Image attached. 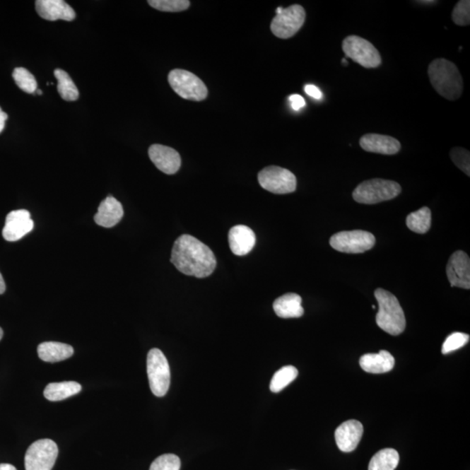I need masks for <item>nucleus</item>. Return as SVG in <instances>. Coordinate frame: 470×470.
Listing matches in <instances>:
<instances>
[{"instance_id": "cd10ccee", "label": "nucleus", "mask_w": 470, "mask_h": 470, "mask_svg": "<svg viewBox=\"0 0 470 470\" xmlns=\"http://www.w3.org/2000/svg\"><path fill=\"white\" fill-rule=\"evenodd\" d=\"M15 83L22 91L28 93H35L37 89L36 78L24 67H17L13 73Z\"/></svg>"}, {"instance_id": "412c9836", "label": "nucleus", "mask_w": 470, "mask_h": 470, "mask_svg": "<svg viewBox=\"0 0 470 470\" xmlns=\"http://www.w3.org/2000/svg\"><path fill=\"white\" fill-rule=\"evenodd\" d=\"M273 307L274 313L281 318H299L304 315L302 297L294 293H289L277 298L274 300Z\"/></svg>"}, {"instance_id": "6ab92c4d", "label": "nucleus", "mask_w": 470, "mask_h": 470, "mask_svg": "<svg viewBox=\"0 0 470 470\" xmlns=\"http://www.w3.org/2000/svg\"><path fill=\"white\" fill-rule=\"evenodd\" d=\"M124 216L122 203L115 198L108 196L100 203L94 221L100 227L110 228L117 225Z\"/></svg>"}, {"instance_id": "0eeeda50", "label": "nucleus", "mask_w": 470, "mask_h": 470, "mask_svg": "<svg viewBox=\"0 0 470 470\" xmlns=\"http://www.w3.org/2000/svg\"><path fill=\"white\" fill-rule=\"evenodd\" d=\"M342 49L348 58L365 69H376L382 64L381 54L370 41L359 36L346 37Z\"/></svg>"}, {"instance_id": "c756f323", "label": "nucleus", "mask_w": 470, "mask_h": 470, "mask_svg": "<svg viewBox=\"0 0 470 470\" xmlns=\"http://www.w3.org/2000/svg\"><path fill=\"white\" fill-rule=\"evenodd\" d=\"M469 336L464 333H453L447 337L445 343L442 345V353L447 355L451 352L457 351V349L464 347L469 343Z\"/></svg>"}, {"instance_id": "a19ab883", "label": "nucleus", "mask_w": 470, "mask_h": 470, "mask_svg": "<svg viewBox=\"0 0 470 470\" xmlns=\"http://www.w3.org/2000/svg\"><path fill=\"white\" fill-rule=\"evenodd\" d=\"M36 92L37 93V94H39V95H42V91H41V90L37 89Z\"/></svg>"}, {"instance_id": "c9c22d12", "label": "nucleus", "mask_w": 470, "mask_h": 470, "mask_svg": "<svg viewBox=\"0 0 470 470\" xmlns=\"http://www.w3.org/2000/svg\"><path fill=\"white\" fill-rule=\"evenodd\" d=\"M7 119H8V115H7L5 112H3L1 107H0V134H1L4 129H5Z\"/></svg>"}, {"instance_id": "20e7f679", "label": "nucleus", "mask_w": 470, "mask_h": 470, "mask_svg": "<svg viewBox=\"0 0 470 470\" xmlns=\"http://www.w3.org/2000/svg\"><path fill=\"white\" fill-rule=\"evenodd\" d=\"M401 187L396 182L383 179H372L360 183L353 192V198L362 204L393 200L401 194Z\"/></svg>"}, {"instance_id": "9d476101", "label": "nucleus", "mask_w": 470, "mask_h": 470, "mask_svg": "<svg viewBox=\"0 0 470 470\" xmlns=\"http://www.w3.org/2000/svg\"><path fill=\"white\" fill-rule=\"evenodd\" d=\"M259 185L270 193L290 194L296 190V177L288 169L271 165L263 169L258 175Z\"/></svg>"}, {"instance_id": "79ce46f5", "label": "nucleus", "mask_w": 470, "mask_h": 470, "mask_svg": "<svg viewBox=\"0 0 470 470\" xmlns=\"http://www.w3.org/2000/svg\"><path fill=\"white\" fill-rule=\"evenodd\" d=\"M372 308H373V310H375V305L372 306Z\"/></svg>"}, {"instance_id": "7ed1b4c3", "label": "nucleus", "mask_w": 470, "mask_h": 470, "mask_svg": "<svg viewBox=\"0 0 470 470\" xmlns=\"http://www.w3.org/2000/svg\"><path fill=\"white\" fill-rule=\"evenodd\" d=\"M379 310L376 315V324L391 336H399L406 329L404 311L396 297L385 289L375 291Z\"/></svg>"}, {"instance_id": "393cba45", "label": "nucleus", "mask_w": 470, "mask_h": 470, "mask_svg": "<svg viewBox=\"0 0 470 470\" xmlns=\"http://www.w3.org/2000/svg\"><path fill=\"white\" fill-rule=\"evenodd\" d=\"M406 224L411 231L416 234H426L431 227V211L427 206L418 210V211L409 213Z\"/></svg>"}, {"instance_id": "dca6fc26", "label": "nucleus", "mask_w": 470, "mask_h": 470, "mask_svg": "<svg viewBox=\"0 0 470 470\" xmlns=\"http://www.w3.org/2000/svg\"><path fill=\"white\" fill-rule=\"evenodd\" d=\"M35 6L37 14L46 20L73 21L76 17L74 10L63 0H37Z\"/></svg>"}, {"instance_id": "58836bf2", "label": "nucleus", "mask_w": 470, "mask_h": 470, "mask_svg": "<svg viewBox=\"0 0 470 470\" xmlns=\"http://www.w3.org/2000/svg\"><path fill=\"white\" fill-rule=\"evenodd\" d=\"M3 334H4V333H3V330H2L1 328H0V340L2 339Z\"/></svg>"}, {"instance_id": "72a5a7b5", "label": "nucleus", "mask_w": 470, "mask_h": 470, "mask_svg": "<svg viewBox=\"0 0 470 470\" xmlns=\"http://www.w3.org/2000/svg\"><path fill=\"white\" fill-rule=\"evenodd\" d=\"M289 101H290L292 108L295 111H298L300 108L306 106L305 100L299 94H293L289 97Z\"/></svg>"}, {"instance_id": "ddd939ff", "label": "nucleus", "mask_w": 470, "mask_h": 470, "mask_svg": "<svg viewBox=\"0 0 470 470\" xmlns=\"http://www.w3.org/2000/svg\"><path fill=\"white\" fill-rule=\"evenodd\" d=\"M446 271L451 287L470 288V259L465 252L457 251L451 255Z\"/></svg>"}, {"instance_id": "6e6552de", "label": "nucleus", "mask_w": 470, "mask_h": 470, "mask_svg": "<svg viewBox=\"0 0 470 470\" xmlns=\"http://www.w3.org/2000/svg\"><path fill=\"white\" fill-rule=\"evenodd\" d=\"M329 243L334 250L341 253L363 254L374 247L375 238L367 231H343L331 237Z\"/></svg>"}, {"instance_id": "f8f14e48", "label": "nucleus", "mask_w": 470, "mask_h": 470, "mask_svg": "<svg viewBox=\"0 0 470 470\" xmlns=\"http://www.w3.org/2000/svg\"><path fill=\"white\" fill-rule=\"evenodd\" d=\"M35 223L28 210H15L7 214L2 235L7 242H17L33 231Z\"/></svg>"}, {"instance_id": "473e14b6", "label": "nucleus", "mask_w": 470, "mask_h": 470, "mask_svg": "<svg viewBox=\"0 0 470 470\" xmlns=\"http://www.w3.org/2000/svg\"><path fill=\"white\" fill-rule=\"evenodd\" d=\"M450 158L454 165L468 176H470V153L462 148L451 149Z\"/></svg>"}, {"instance_id": "4be33fe9", "label": "nucleus", "mask_w": 470, "mask_h": 470, "mask_svg": "<svg viewBox=\"0 0 470 470\" xmlns=\"http://www.w3.org/2000/svg\"><path fill=\"white\" fill-rule=\"evenodd\" d=\"M74 353L71 346L57 341L43 342L37 347V355L46 363L62 362L73 356Z\"/></svg>"}, {"instance_id": "b1692460", "label": "nucleus", "mask_w": 470, "mask_h": 470, "mask_svg": "<svg viewBox=\"0 0 470 470\" xmlns=\"http://www.w3.org/2000/svg\"><path fill=\"white\" fill-rule=\"evenodd\" d=\"M399 454L396 450H382L372 457L368 470H394L399 464Z\"/></svg>"}, {"instance_id": "2f4dec72", "label": "nucleus", "mask_w": 470, "mask_h": 470, "mask_svg": "<svg viewBox=\"0 0 470 470\" xmlns=\"http://www.w3.org/2000/svg\"><path fill=\"white\" fill-rule=\"evenodd\" d=\"M452 20L454 24L460 26H466L470 24L469 0H461L457 4L453 10Z\"/></svg>"}, {"instance_id": "a878e982", "label": "nucleus", "mask_w": 470, "mask_h": 470, "mask_svg": "<svg viewBox=\"0 0 470 470\" xmlns=\"http://www.w3.org/2000/svg\"><path fill=\"white\" fill-rule=\"evenodd\" d=\"M54 76L58 81V92L63 100L75 101L78 99L80 93L69 74L62 69H56Z\"/></svg>"}, {"instance_id": "4468645a", "label": "nucleus", "mask_w": 470, "mask_h": 470, "mask_svg": "<svg viewBox=\"0 0 470 470\" xmlns=\"http://www.w3.org/2000/svg\"><path fill=\"white\" fill-rule=\"evenodd\" d=\"M150 160L160 171L165 175H175L182 165L178 152L169 146L154 144L148 150Z\"/></svg>"}, {"instance_id": "f3484780", "label": "nucleus", "mask_w": 470, "mask_h": 470, "mask_svg": "<svg viewBox=\"0 0 470 470\" xmlns=\"http://www.w3.org/2000/svg\"><path fill=\"white\" fill-rule=\"evenodd\" d=\"M360 146L364 151L393 155L399 153L401 143L388 135L368 134L360 139Z\"/></svg>"}, {"instance_id": "c85d7f7f", "label": "nucleus", "mask_w": 470, "mask_h": 470, "mask_svg": "<svg viewBox=\"0 0 470 470\" xmlns=\"http://www.w3.org/2000/svg\"><path fill=\"white\" fill-rule=\"evenodd\" d=\"M148 4L154 9L168 13L182 12L190 6L188 0H150Z\"/></svg>"}, {"instance_id": "39448f33", "label": "nucleus", "mask_w": 470, "mask_h": 470, "mask_svg": "<svg viewBox=\"0 0 470 470\" xmlns=\"http://www.w3.org/2000/svg\"><path fill=\"white\" fill-rule=\"evenodd\" d=\"M146 367L153 394L158 397L165 396L170 387L171 374L164 353L160 349H151L148 355Z\"/></svg>"}, {"instance_id": "7c9ffc66", "label": "nucleus", "mask_w": 470, "mask_h": 470, "mask_svg": "<svg viewBox=\"0 0 470 470\" xmlns=\"http://www.w3.org/2000/svg\"><path fill=\"white\" fill-rule=\"evenodd\" d=\"M180 459L174 454H163L155 459L149 470H180Z\"/></svg>"}, {"instance_id": "bb28decb", "label": "nucleus", "mask_w": 470, "mask_h": 470, "mask_svg": "<svg viewBox=\"0 0 470 470\" xmlns=\"http://www.w3.org/2000/svg\"><path fill=\"white\" fill-rule=\"evenodd\" d=\"M297 376H298V370L296 368L293 366L281 368L271 380L270 390L274 393L281 392L286 387L294 382Z\"/></svg>"}, {"instance_id": "e433bc0d", "label": "nucleus", "mask_w": 470, "mask_h": 470, "mask_svg": "<svg viewBox=\"0 0 470 470\" xmlns=\"http://www.w3.org/2000/svg\"><path fill=\"white\" fill-rule=\"evenodd\" d=\"M6 291V283L3 279L1 273H0V295L4 294Z\"/></svg>"}, {"instance_id": "a211bd4d", "label": "nucleus", "mask_w": 470, "mask_h": 470, "mask_svg": "<svg viewBox=\"0 0 470 470\" xmlns=\"http://www.w3.org/2000/svg\"><path fill=\"white\" fill-rule=\"evenodd\" d=\"M228 242L233 254L237 257H244L253 250L257 243V236L247 225H235L228 233Z\"/></svg>"}, {"instance_id": "f257e3e1", "label": "nucleus", "mask_w": 470, "mask_h": 470, "mask_svg": "<svg viewBox=\"0 0 470 470\" xmlns=\"http://www.w3.org/2000/svg\"><path fill=\"white\" fill-rule=\"evenodd\" d=\"M171 262L180 273L196 278L211 276L216 268V258L213 251L189 235H183L175 240Z\"/></svg>"}, {"instance_id": "9b49d317", "label": "nucleus", "mask_w": 470, "mask_h": 470, "mask_svg": "<svg viewBox=\"0 0 470 470\" xmlns=\"http://www.w3.org/2000/svg\"><path fill=\"white\" fill-rule=\"evenodd\" d=\"M306 20V12L300 5H293L276 14L271 23V31L280 39H289L302 28Z\"/></svg>"}, {"instance_id": "2eb2a0df", "label": "nucleus", "mask_w": 470, "mask_h": 470, "mask_svg": "<svg viewBox=\"0 0 470 470\" xmlns=\"http://www.w3.org/2000/svg\"><path fill=\"white\" fill-rule=\"evenodd\" d=\"M363 435V424L356 420H349L336 428L334 437L339 450L351 453L358 446Z\"/></svg>"}, {"instance_id": "5701e85b", "label": "nucleus", "mask_w": 470, "mask_h": 470, "mask_svg": "<svg viewBox=\"0 0 470 470\" xmlns=\"http://www.w3.org/2000/svg\"><path fill=\"white\" fill-rule=\"evenodd\" d=\"M82 387L76 382H52L44 390V396L51 401L67 399L81 392Z\"/></svg>"}, {"instance_id": "4c0bfd02", "label": "nucleus", "mask_w": 470, "mask_h": 470, "mask_svg": "<svg viewBox=\"0 0 470 470\" xmlns=\"http://www.w3.org/2000/svg\"><path fill=\"white\" fill-rule=\"evenodd\" d=\"M0 470H17L12 464H0Z\"/></svg>"}, {"instance_id": "423d86ee", "label": "nucleus", "mask_w": 470, "mask_h": 470, "mask_svg": "<svg viewBox=\"0 0 470 470\" xmlns=\"http://www.w3.org/2000/svg\"><path fill=\"white\" fill-rule=\"evenodd\" d=\"M168 82L174 91L185 100L201 101L208 97L204 82L190 71L175 69L168 75Z\"/></svg>"}, {"instance_id": "ea45409f", "label": "nucleus", "mask_w": 470, "mask_h": 470, "mask_svg": "<svg viewBox=\"0 0 470 470\" xmlns=\"http://www.w3.org/2000/svg\"><path fill=\"white\" fill-rule=\"evenodd\" d=\"M418 3H423V4H428V3L431 4L432 3V4H433V3H436V1H419Z\"/></svg>"}, {"instance_id": "aec40b11", "label": "nucleus", "mask_w": 470, "mask_h": 470, "mask_svg": "<svg viewBox=\"0 0 470 470\" xmlns=\"http://www.w3.org/2000/svg\"><path fill=\"white\" fill-rule=\"evenodd\" d=\"M396 360L388 351H381L377 353H366L360 357V366L370 374H384L393 370Z\"/></svg>"}, {"instance_id": "1a4fd4ad", "label": "nucleus", "mask_w": 470, "mask_h": 470, "mask_svg": "<svg viewBox=\"0 0 470 470\" xmlns=\"http://www.w3.org/2000/svg\"><path fill=\"white\" fill-rule=\"evenodd\" d=\"M59 449L51 439L33 442L26 451L25 470H52L57 460Z\"/></svg>"}, {"instance_id": "f704fd0d", "label": "nucleus", "mask_w": 470, "mask_h": 470, "mask_svg": "<svg viewBox=\"0 0 470 470\" xmlns=\"http://www.w3.org/2000/svg\"><path fill=\"white\" fill-rule=\"evenodd\" d=\"M305 92L308 95L314 98L315 100H321L322 98V93L321 90H319L317 86L313 85H307L305 86Z\"/></svg>"}, {"instance_id": "f03ea898", "label": "nucleus", "mask_w": 470, "mask_h": 470, "mask_svg": "<svg viewBox=\"0 0 470 470\" xmlns=\"http://www.w3.org/2000/svg\"><path fill=\"white\" fill-rule=\"evenodd\" d=\"M431 85L440 95L454 101L462 96L464 81L457 66L445 59H436L428 69Z\"/></svg>"}]
</instances>
